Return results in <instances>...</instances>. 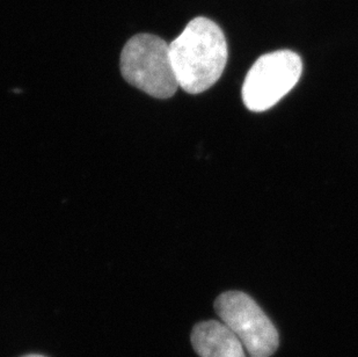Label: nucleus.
Here are the masks:
<instances>
[{"label": "nucleus", "instance_id": "obj_4", "mask_svg": "<svg viewBox=\"0 0 358 357\" xmlns=\"http://www.w3.org/2000/svg\"><path fill=\"white\" fill-rule=\"evenodd\" d=\"M301 72L303 62L294 51L278 50L261 56L243 81V104L252 111H267L296 86Z\"/></svg>", "mask_w": 358, "mask_h": 357}, {"label": "nucleus", "instance_id": "obj_1", "mask_svg": "<svg viewBox=\"0 0 358 357\" xmlns=\"http://www.w3.org/2000/svg\"><path fill=\"white\" fill-rule=\"evenodd\" d=\"M169 54L179 88L189 94H199L222 77L229 50L220 26L199 17L169 44Z\"/></svg>", "mask_w": 358, "mask_h": 357}, {"label": "nucleus", "instance_id": "obj_5", "mask_svg": "<svg viewBox=\"0 0 358 357\" xmlns=\"http://www.w3.org/2000/svg\"><path fill=\"white\" fill-rule=\"evenodd\" d=\"M190 340L199 357H247L241 341L222 321L196 323Z\"/></svg>", "mask_w": 358, "mask_h": 357}, {"label": "nucleus", "instance_id": "obj_2", "mask_svg": "<svg viewBox=\"0 0 358 357\" xmlns=\"http://www.w3.org/2000/svg\"><path fill=\"white\" fill-rule=\"evenodd\" d=\"M121 72L129 84L152 98H172L179 88L169 44L156 35H135L125 43Z\"/></svg>", "mask_w": 358, "mask_h": 357}, {"label": "nucleus", "instance_id": "obj_6", "mask_svg": "<svg viewBox=\"0 0 358 357\" xmlns=\"http://www.w3.org/2000/svg\"><path fill=\"white\" fill-rule=\"evenodd\" d=\"M22 357H45V356H43V355H38V354H29V355H26V356H22Z\"/></svg>", "mask_w": 358, "mask_h": 357}, {"label": "nucleus", "instance_id": "obj_3", "mask_svg": "<svg viewBox=\"0 0 358 357\" xmlns=\"http://www.w3.org/2000/svg\"><path fill=\"white\" fill-rule=\"evenodd\" d=\"M215 311L220 321L241 341L250 357H271L278 351L280 337L276 327L247 293H222L215 302Z\"/></svg>", "mask_w": 358, "mask_h": 357}]
</instances>
